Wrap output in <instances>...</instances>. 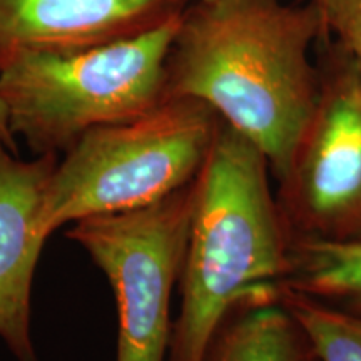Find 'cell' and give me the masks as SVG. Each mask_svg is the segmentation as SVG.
Here are the masks:
<instances>
[{
    "label": "cell",
    "mask_w": 361,
    "mask_h": 361,
    "mask_svg": "<svg viewBox=\"0 0 361 361\" xmlns=\"http://www.w3.org/2000/svg\"><path fill=\"white\" fill-rule=\"evenodd\" d=\"M183 13L96 47L8 59L0 67V104L11 134L37 156L59 154L89 130L154 109L168 97L166 66Z\"/></svg>",
    "instance_id": "3"
},
{
    "label": "cell",
    "mask_w": 361,
    "mask_h": 361,
    "mask_svg": "<svg viewBox=\"0 0 361 361\" xmlns=\"http://www.w3.org/2000/svg\"><path fill=\"white\" fill-rule=\"evenodd\" d=\"M202 361H319L279 298L243 301L226 314Z\"/></svg>",
    "instance_id": "9"
},
{
    "label": "cell",
    "mask_w": 361,
    "mask_h": 361,
    "mask_svg": "<svg viewBox=\"0 0 361 361\" xmlns=\"http://www.w3.org/2000/svg\"><path fill=\"white\" fill-rule=\"evenodd\" d=\"M194 180L142 209L75 221L67 233L104 271L114 291L116 361H168L171 296L186 252Z\"/></svg>",
    "instance_id": "5"
},
{
    "label": "cell",
    "mask_w": 361,
    "mask_h": 361,
    "mask_svg": "<svg viewBox=\"0 0 361 361\" xmlns=\"http://www.w3.org/2000/svg\"><path fill=\"white\" fill-rule=\"evenodd\" d=\"M0 139H2V142L6 144L12 152H16L17 154V139L13 137L11 134V129H8L7 116H6V111H4L2 104H0Z\"/></svg>",
    "instance_id": "13"
},
{
    "label": "cell",
    "mask_w": 361,
    "mask_h": 361,
    "mask_svg": "<svg viewBox=\"0 0 361 361\" xmlns=\"http://www.w3.org/2000/svg\"><path fill=\"white\" fill-rule=\"evenodd\" d=\"M324 40L333 42L361 69V0H324Z\"/></svg>",
    "instance_id": "12"
},
{
    "label": "cell",
    "mask_w": 361,
    "mask_h": 361,
    "mask_svg": "<svg viewBox=\"0 0 361 361\" xmlns=\"http://www.w3.org/2000/svg\"><path fill=\"white\" fill-rule=\"evenodd\" d=\"M57 154L20 161L0 139V338L17 361H37L30 335V293L47 241L40 213Z\"/></svg>",
    "instance_id": "7"
},
{
    "label": "cell",
    "mask_w": 361,
    "mask_h": 361,
    "mask_svg": "<svg viewBox=\"0 0 361 361\" xmlns=\"http://www.w3.org/2000/svg\"><path fill=\"white\" fill-rule=\"evenodd\" d=\"M281 291L361 316V233L345 238L293 236Z\"/></svg>",
    "instance_id": "10"
},
{
    "label": "cell",
    "mask_w": 361,
    "mask_h": 361,
    "mask_svg": "<svg viewBox=\"0 0 361 361\" xmlns=\"http://www.w3.org/2000/svg\"><path fill=\"white\" fill-rule=\"evenodd\" d=\"M261 149L221 121L196 180L168 361H202L234 306L279 298L291 229Z\"/></svg>",
    "instance_id": "2"
},
{
    "label": "cell",
    "mask_w": 361,
    "mask_h": 361,
    "mask_svg": "<svg viewBox=\"0 0 361 361\" xmlns=\"http://www.w3.org/2000/svg\"><path fill=\"white\" fill-rule=\"evenodd\" d=\"M324 40L314 0H194L171 47L168 97H191L261 149L281 179L314 111Z\"/></svg>",
    "instance_id": "1"
},
{
    "label": "cell",
    "mask_w": 361,
    "mask_h": 361,
    "mask_svg": "<svg viewBox=\"0 0 361 361\" xmlns=\"http://www.w3.org/2000/svg\"><path fill=\"white\" fill-rule=\"evenodd\" d=\"M219 116L191 97L85 133L57 162L40 213L45 238L67 223L152 206L197 178Z\"/></svg>",
    "instance_id": "4"
},
{
    "label": "cell",
    "mask_w": 361,
    "mask_h": 361,
    "mask_svg": "<svg viewBox=\"0 0 361 361\" xmlns=\"http://www.w3.org/2000/svg\"><path fill=\"white\" fill-rule=\"evenodd\" d=\"M194 0H0V67L25 51L71 52L128 39Z\"/></svg>",
    "instance_id": "8"
},
{
    "label": "cell",
    "mask_w": 361,
    "mask_h": 361,
    "mask_svg": "<svg viewBox=\"0 0 361 361\" xmlns=\"http://www.w3.org/2000/svg\"><path fill=\"white\" fill-rule=\"evenodd\" d=\"M314 2H316V4H318V6H319V8H322V7H323V4H324V0H314Z\"/></svg>",
    "instance_id": "14"
},
{
    "label": "cell",
    "mask_w": 361,
    "mask_h": 361,
    "mask_svg": "<svg viewBox=\"0 0 361 361\" xmlns=\"http://www.w3.org/2000/svg\"><path fill=\"white\" fill-rule=\"evenodd\" d=\"M281 301L303 328L319 361H361V316L290 291H281Z\"/></svg>",
    "instance_id": "11"
},
{
    "label": "cell",
    "mask_w": 361,
    "mask_h": 361,
    "mask_svg": "<svg viewBox=\"0 0 361 361\" xmlns=\"http://www.w3.org/2000/svg\"><path fill=\"white\" fill-rule=\"evenodd\" d=\"M200 2H209V0H200Z\"/></svg>",
    "instance_id": "15"
},
{
    "label": "cell",
    "mask_w": 361,
    "mask_h": 361,
    "mask_svg": "<svg viewBox=\"0 0 361 361\" xmlns=\"http://www.w3.org/2000/svg\"><path fill=\"white\" fill-rule=\"evenodd\" d=\"M314 111L278 179V204L293 236L361 233V69L323 42Z\"/></svg>",
    "instance_id": "6"
}]
</instances>
